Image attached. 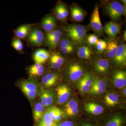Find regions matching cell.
<instances>
[{
    "mask_svg": "<svg viewBox=\"0 0 126 126\" xmlns=\"http://www.w3.org/2000/svg\"><path fill=\"white\" fill-rule=\"evenodd\" d=\"M56 90L58 103L63 104L68 101L70 97V89L65 84H61L56 88Z\"/></svg>",
    "mask_w": 126,
    "mask_h": 126,
    "instance_id": "obj_6",
    "label": "cell"
},
{
    "mask_svg": "<svg viewBox=\"0 0 126 126\" xmlns=\"http://www.w3.org/2000/svg\"><path fill=\"white\" fill-rule=\"evenodd\" d=\"M31 27V26L29 25L21 26L15 31L16 36L19 39H24L29 34Z\"/></svg>",
    "mask_w": 126,
    "mask_h": 126,
    "instance_id": "obj_22",
    "label": "cell"
},
{
    "mask_svg": "<svg viewBox=\"0 0 126 126\" xmlns=\"http://www.w3.org/2000/svg\"><path fill=\"white\" fill-rule=\"evenodd\" d=\"M79 126H97L96 125L88 123H83Z\"/></svg>",
    "mask_w": 126,
    "mask_h": 126,
    "instance_id": "obj_43",
    "label": "cell"
},
{
    "mask_svg": "<svg viewBox=\"0 0 126 126\" xmlns=\"http://www.w3.org/2000/svg\"><path fill=\"white\" fill-rule=\"evenodd\" d=\"M63 29L66 35L73 42L81 44L84 41L87 31L83 26L73 24L64 26Z\"/></svg>",
    "mask_w": 126,
    "mask_h": 126,
    "instance_id": "obj_1",
    "label": "cell"
},
{
    "mask_svg": "<svg viewBox=\"0 0 126 126\" xmlns=\"http://www.w3.org/2000/svg\"><path fill=\"white\" fill-rule=\"evenodd\" d=\"M50 61L62 66L64 63V60L62 56L59 55L53 54L50 56Z\"/></svg>",
    "mask_w": 126,
    "mask_h": 126,
    "instance_id": "obj_27",
    "label": "cell"
},
{
    "mask_svg": "<svg viewBox=\"0 0 126 126\" xmlns=\"http://www.w3.org/2000/svg\"><path fill=\"white\" fill-rule=\"evenodd\" d=\"M44 107L41 103L39 102L35 104L34 109L33 117L35 121L38 122L43 116L44 113Z\"/></svg>",
    "mask_w": 126,
    "mask_h": 126,
    "instance_id": "obj_24",
    "label": "cell"
},
{
    "mask_svg": "<svg viewBox=\"0 0 126 126\" xmlns=\"http://www.w3.org/2000/svg\"><path fill=\"white\" fill-rule=\"evenodd\" d=\"M58 5L63 14V16L64 17L65 19H66L68 16V12L67 7L65 6V5L63 4H59Z\"/></svg>",
    "mask_w": 126,
    "mask_h": 126,
    "instance_id": "obj_37",
    "label": "cell"
},
{
    "mask_svg": "<svg viewBox=\"0 0 126 126\" xmlns=\"http://www.w3.org/2000/svg\"><path fill=\"white\" fill-rule=\"evenodd\" d=\"M115 63L119 65H126V45H121L114 57Z\"/></svg>",
    "mask_w": 126,
    "mask_h": 126,
    "instance_id": "obj_11",
    "label": "cell"
},
{
    "mask_svg": "<svg viewBox=\"0 0 126 126\" xmlns=\"http://www.w3.org/2000/svg\"><path fill=\"white\" fill-rule=\"evenodd\" d=\"M27 40L32 45L39 46L42 45L44 40V36L43 32L38 28L34 27L27 35Z\"/></svg>",
    "mask_w": 126,
    "mask_h": 126,
    "instance_id": "obj_3",
    "label": "cell"
},
{
    "mask_svg": "<svg viewBox=\"0 0 126 126\" xmlns=\"http://www.w3.org/2000/svg\"><path fill=\"white\" fill-rule=\"evenodd\" d=\"M68 73L71 81H77L81 78L83 74V68L80 64L74 63L70 64L69 67Z\"/></svg>",
    "mask_w": 126,
    "mask_h": 126,
    "instance_id": "obj_8",
    "label": "cell"
},
{
    "mask_svg": "<svg viewBox=\"0 0 126 126\" xmlns=\"http://www.w3.org/2000/svg\"><path fill=\"white\" fill-rule=\"evenodd\" d=\"M60 110L59 109L56 107H53L49 108L47 111L51 116L52 119L55 121L58 112Z\"/></svg>",
    "mask_w": 126,
    "mask_h": 126,
    "instance_id": "obj_33",
    "label": "cell"
},
{
    "mask_svg": "<svg viewBox=\"0 0 126 126\" xmlns=\"http://www.w3.org/2000/svg\"><path fill=\"white\" fill-rule=\"evenodd\" d=\"M95 45L97 50L99 52H103L107 48V43L103 40H98Z\"/></svg>",
    "mask_w": 126,
    "mask_h": 126,
    "instance_id": "obj_32",
    "label": "cell"
},
{
    "mask_svg": "<svg viewBox=\"0 0 126 126\" xmlns=\"http://www.w3.org/2000/svg\"><path fill=\"white\" fill-rule=\"evenodd\" d=\"M85 108L88 112L95 115H100L104 111L102 106L94 103L86 104L85 105Z\"/></svg>",
    "mask_w": 126,
    "mask_h": 126,
    "instance_id": "obj_18",
    "label": "cell"
},
{
    "mask_svg": "<svg viewBox=\"0 0 126 126\" xmlns=\"http://www.w3.org/2000/svg\"><path fill=\"white\" fill-rule=\"evenodd\" d=\"M57 126H76L75 123L71 121H65L58 123Z\"/></svg>",
    "mask_w": 126,
    "mask_h": 126,
    "instance_id": "obj_41",
    "label": "cell"
},
{
    "mask_svg": "<svg viewBox=\"0 0 126 126\" xmlns=\"http://www.w3.org/2000/svg\"><path fill=\"white\" fill-rule=\"evenodd\" d=\"M47 95V106H50L54 101V93L52 90H46Z\"/></svg>",
    "mask_w": 126,
    "mask_h": 126,
    "instance_id": "obj_34",
    "label": "cell"
},
{
    "mask_svg": "<svg viewBox=\"0 0 126 126\" xmlns=\"http://www.w3.org/2000/svg\"><path fill=\"white\" fill-rule=\"evenodd\" d=\"M104 30L108 36L111 38H113L120 32L121 26L117 23L110 22L104 26Z\"/></svg>",
    "mask_w": 126,
    "mask_h": 126,
    "instance_id": "obj_12",
    "label": "cell"
},
{
    "mask_svg": "<svg viewBox=\"0 0 126 126\" xmlns=\"http://www.w3.org/2000/svg\"><path fill=\"white\" fill-rule=\"evenodd\" d=\"M113 81L116 87L118 89L124 87L126 84V72L122 70L116 72L113 76Z\"/></svg>",
    "mask_w": 126,
    "mask_h": 126,
    "instance_id": "obj_10",
    "label": "cell"
},
{
    "mask_svg": "<svg viewBox=\"0 0 126 126\" xmlns=\"http://www.w3.org/2000/svg\"><path fill=\"white\" fill-rule=\"evenodd\" d=\"M45 76L54 84L55 83L58 79V75L55 74L48 73L46 74Z\"/></svg>",
    "mask_w": 126,
    "mask_h": 126,
    "instance_id": "obj_38",
    "label": "cell"
},
{
    "mask_svg": "<svg viewBox=\"0 0 126 126\" xmlns=\"http://www.w3.org/2000/svg\"><path fill=\"white\" fill-rule=\"evenodd\" d=\"M38 83L34 80H25L21 82L20 84V88L23 92L26 91H34L39 90Z\"/></svg>",
    "mask_w": 126,
    "mask_h": 126,
    "instance_id": "obj_16",
    "label": "cell"
},
{
    "mask_svg": "<svg viewBox=\"0 0 126 126\" xmlns=\"http://www.w3.org/2000/svg\"><path fill=\"white\" fill-rule=\"evenodd\" d=\"M94 68L97 73L105 74L108 71L110 67V63L107 60L101 59L95 61Z\"/></svg>",
    "mask_w": 126,
    "mask_h": 126,
    "instance_id": "obj_15",
    "label": "cell"
},
{
    "mask_svg": "<svg viewBox=\"0 0 126 126\" xmlns=\"http://www.w3.org/2000/svg\"><path fill=\"white\" fill-rule=\"evenodd\" d=\"M56 21L53 16L49 15L45 17L41 22V26L46 32L53 30L56 26Z\"/></svg>",
    "mask_w": 126,
    "mask_h": 126,
    "instance_id": "obj_13",
    "label": "cell"
},
{
    "mask_svg": "<svg viewBox=\"0 0 126 126\" xmlns=\"http://www.w3.org/2000/svg\"><path fill=\"white\" fill-rule=\"evenodd\" d=\"M55 13L56 14V17L59 20L61 21L65 20V19L63 16V14H62V12L60 10V9L58 5L55 8Z\"/></svg>",
    "mask_w": 126,
    "mask_h": 126,
    "instance_id": "obj_39",
    "label": "cell"
},
{
    "mask_svg": "<svg viewBox=\"0 0 126 126\" xmlns=\"http://www.w3.org/2000/svg\"><path fill=\"white\" fill-rule=\"evenodd\" d=\"M12 45L15 49L18 51L22 50L24 47L22 41L19 39L14 40L12 43Z\"/></svg>",
    "mask_w": 126,
    "mask_h": 126,
    "instance_id": "obj_28",
    "label": "cell"
},
{
    "mask_svg": "<svg viewBox=\"0 0 126 126\" xmlns=\"http://www.w3.org/2000/svg\"><path fill=\"white\" fill-rule=\"evenodd\" d=\"M106 10L110 18L114 20L119 19L125 12L124 6L117 1L109 3L106 6Z\"/></svg>",
    "mask_w": 126,
    "mask_h": 126,
    "instance_id": "obj_2",
    "label": "cell"
},
{
    "mask_svg": "<svg viewBox=\"0 0 126 126\" xmlns=\"http://www.w3.org/2000/svg\"><path fill=\"white\" fill-rule=\"evenodd\" d=\"M126 88H125L124 89V90H123V94H124V96H126Z\"/></svg>",
    "mask_w": 126,
    "mask_h": 126,
    "instance_id": "obj_44",
    "label": "cell"
},
{
    "mask_svg": "<svg viewBox=\"0 0 126 126\" xmlns=\"http://www.w3.org/2000/svg\"><path fill=\"white\" fill-rule=\"evenodd\" d=\"M60 50L63 53L67 54L70 53L73 51V46H70L69 47H64V48H60Z\"/></svg>",
    "mask_w": 126,
    "mask_h": 126,
    "instance_id": "obj_42",
    "label": "cell"
},
{
    "mask_svg": "<svg viewBox=\"0 0 126 126\" xmlns=\"http://www.w3.org/2000/svg\"><path fill=\"white\" fill-rule=\"evenodd\" d=\"M44 72V68L42 64L38 68L32 72H29L32 76H40L43 75Z\"/></svg>",
    "mask_w": 126,
    "mask_h": 126,
    "instance_id": "obj_29",
    "label": "cell"
},
{
    "mask_svg": "<svg viewBox=\"0 0 126 126\" xmlns=\"http://www.w3.org/2000/svg\"><path fill=\"white\" fill-rule=\"evenodd\" d=\"M71 14L72 19L77 22L81 21L84 18V13L82 10L77 6L71 8Z\"/></svg>",
    "mask_w": 126,
    "mask_h": 126,
    "instance_id": "obj_21",
    "label": "cell"
},
{
    "mask_svg": "<svg viewBox=\"0 0 126 126\" xmlns=\"http://www.w3.org/2000/svg\"><path fill=\"white\" fill-rule=\"evenodd\" d=\"M23 93L25 94L26 96L30 100H33L36 97L38 93V90H34L31 91H26L24 92Z\"/></svg>",
    "mask_w": 126,
    "mask_h": 126,
    "instance_id": "obj_35",
    "label": "cell"
},
{
    "mask_svg": "<svg viewBox=\"0 0 126 126\" xmlns=\"http://www.w3.org/2000/svg\"><path fill=\"white\" fill-rule=\"evenodd\" d=\"M36 123V126H57L58 124L52 119L47 110L44 112L41 119Z\"/></svg>",
    "mask_w": 126,
    "mask_h": 126,
    "instance_id": "obj_17",
    "label": "cell"
},
{
    "mask_svg": "<svg viewBox=\"0 0 126 126\" xmlns=\"http://www.w3.org/2000/svg\"><path fill=\"white\" fill-rule=\"evenodd\" d=\"M50 57L49 52L41 49L36 50L34 54L33 59L35 63L42 64L45 63Z\"/></svg>",
    "mask_w": 126,
    "mask_h": 126,
    "instance_id": "obj_14",
    "label": "cell"
},
{
    "mask_svg": "<svg viewBox=\"0 0 126 126\" xmlns=\"http://www.w3.org/2000/svg\"><path fill=\"white\" fill-rule=\"evenodd\" d=\"M92 54V51L90 49L86 46L79 47L78 50V55L79 58L83 59H88L90 58Z\"/></svg>",
    "mask_w": 126,
    "mask_h": 126,
    "instance_id": "obj_26",
    "label": "cell"
},
{
    "mask_svg": "<svg viewBox=\"0 0 126 126\" xmlns=\"http://www.w3.org/2000/svg\"><path fill=\"white\" fill-rule=\"evenodd\" d=\"M98 39V37L94 34H90L87 38V41L91 45H95Z\"/></svg>",
    "mask_w": 126,
    "mask_h": 126,
    "instance_id": "obj_36",
    "label": "cell"
},
{
    "mask_svg": "<svg viewBox=\"0 0 126 126\" xmlns=\"http://www.w3.org/2000/svg\"><path fill=\"white\" fill-rule=\"evenodd\" d=\"M42 83L46 88H49L54 85V84L50 81L47 77L45 76L42 79Z\"/></svg>",
    "mask_w": 126,
    "mask_h": 126,
    "instance_id": "obj_40",
    "label": "cell"
},
{
    "mask_svg": "<svg viewBox=\"0 0 126 126\" xmlns=\"http://www.w3.org/2000/svg\"><path fill=\"white\" fill-rule=\"evenodd\" d=\"M106 54L109 58H114L118 49L117 43L113 41H110L107 43Z\"/></svg>",
    "mask_w": 126,
    "mask_h": 126,
    "instance_id": "obj_20",
    "label": "cell"
},
{
    "mask_svg": "<svg viewBox=\"0 0 126 126\" xmlns=\"http://www.w3.org/2000/svg\"><path fill=\"white\" fill-rule=\"evenodd\" d=\"M64 111L66 115L69 117H73L78 114L79 112L78 105L75 99H70L65 104Z\"/></svg>",
    "mask_w": 126,
    "mask_h": 126,
    "instance_id": "obj_9",
    "label": "cell"
},
{
    "mask_svg": "<svg viewBox=\"0 0 126 126\" xmlns=\"http://www.w3.org/2000/svg\"><path fill=\"white\" fill-rule=\"evenodd\" d=\"M106 87L107 84L105 80L95 78L93 79L91 87L88 92L91 94H101L105 92Z\"/></svg>",
    "mask_w": 126,
    "mask_h": 126,
    "instance_id": "obj_4",
    "label": "cell"
},
{
    "mask_svg": "<svg viewBox=\"0 0 126 126\" xmlns=\"http://www.w3.org/2000/svg\"><path fill=\"white\" fill-rule=\"evenodd\" d=\"M124 38L125 40H126V32H125V33H124Z\"/></svg>",
    "mask_w": 126,
    "mask_h": 126,
    "instance_id": "obj_45",
    "label": "cell"
},
{
    "mask_svg": "<svg viewBox=\"0 0 126 126\" xmlns=\"http://www.w3.org/2000/svg\"><path fill=\"white\" fill-rule=\"evenodd\" d=\"M62 32L50 38L45 39V44L51 49H53L56 47L61 38Z\"/></svg>",
    "mask_w": 126,
    "mask_h": 126,
    "instance_id": "obj_25",
    "label": "cell"
},
{
    "mask_svg": "<svg viewBox=\"0 0 126 126\" xmlns=\"http://www.w3.org/2000/svg\"><path fill=\"white\" fill-rule=\"evenodd\" d=\"M99 7L98 6L94 8L92 14L90 25L94 31L98 34H102L103 32V26L99 16Z\"/></svg>",
    "mask_w": 126,
    "mask_h": 126,
    "instance_id": "obj_5",
    "label": "cell"
},
{
    "mask_svg": "<svg viewBox=\"0 0 126 126\" xmlns=\"http://www.w3.org/2000/svg\"><path fill=\"white\" fill-rule=\"evenodd\" d=\"M93 80L92 75L90 73H87L83 75L78 84L80 92L83 93H87L91 87Z\"/></svg>",
    "mask_w": 126,
    "mask_h": 126,
    "instance_id": "obj_7",
    "label": "cell"
},
{
    "mask_svg": "<svg viewBox=\"0 0 126 126\" xmlns=\"http://www.w3.org/2000/svg\"><path fill=\"white\" fill-rule=\"evenodd\" d=\"M122 2H123V3H124V4H126V1L125 0H122Z\"/></svg>",
    "mask_w": 126,
    "mask_h": 126,
    "instance_id": "obj_46",
    "label": "cell"
},
{
    "mask_svg": "<svg viewBox=\"0 0 126 126\" xmlns=\"http://www.w3.org/2000/svg\"><path fill=\"white\" fill-rule=\"evenodd\" d=\"M59 47L60 48L69 47L70 46H73V43L72 41L68 39H63L59 41Z\"/></svg>",
    "mask_w": 126,
    "mask_h": 126,
    "instance_id": "obj_31",
    "label": "cell"
},
{
    "mask_svg": "<svg viewBox=\"0 0 126 126\" xmlns=\"http://www.w3.org/2000/svg\"><path fill=\"white\" fill-rule=\"evenodd\" d=\"M125 123L124 119L119 115H115L106 122L103 126H123Z\"/></svg>",
    "mask_w": 126,
    "mask_h": 126,
    "instance_id": "obj_19",
    "label": "cell"
},
{
    "mask_svg": "<svg viewBox=\"0 0 126 126\" xmlns=\"http://www.w3.org/2000/svg\"><path fill=\"white\" fill-rule=\"evenodd\" d=\"M40 97L41 104L44 107H46L47 106V95L46 90L42 89L40 93Z\"/></svg>",
    "mask_w": 126,
    "mask_h": 126,
    "instance_id": "obj_30",
    "label": "cell"
},
{
    "mask_svg": "<svg viewBox=\"0 0 126 126\" xmlns=\"http://www.w3.org/2000/svg\"><path fill=\"white\" fill-rule=\"evenodd\" d=\"M119 100L118 95L113 93L108 94L104 97L105 103L108 106L110 107H113L117 104Z\"/></svg>",
    "mask_w": 126,
    "mask_h": 126,
    "instance_id": "obj_23",
    "label": "cell"
}]
</instances>
